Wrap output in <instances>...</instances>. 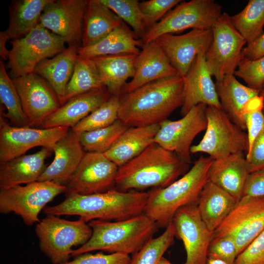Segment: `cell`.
<instances>
[{
    "mask_svg": "<svg viewBox=\"0 0 264 264\" xmlns=\"http://www.w3.org/2000/svg\"><path fill=\"white\" fill-rule=\"evenodd\" d=\"M183 102V77L156 80L120 96L118 119L128 127L159 124Z\"/></svg>",
    "mask_w": 264,
    "mask_h": 264,
    "instance_id": "obj_1",
    "label": "cell"
},
{
    "mask_svg": "<svg viewBox=\"0 0 264 264\" xmlns=\"http://www.w3.org/2000/svg\"><path fill=\"white\" fill-rule=\"evenodd\" d=\"M149 192H124L112 189L90 195L66 194L65 199L46 206L44 212L57 216H77L86 222L92 220L119 221L144 213Z\"/></svg>",
    "mask_w": 264,
    "mask_h": 264,
    "instance_id": "obj_2",
    "label": "cell"
},
{
    "mask_svg": "<svg viewBox=\"0 0 264 264\" xmlns=\"http://www.w3.org/2000/svg\"><path fill=\"white\" fill-rule=\"evenodd\" d=\"M189 165L175 153L154 142L118 168L115 186L124 192L166 187L185 174Z\"/></svg>",
    "mask_w": 264,
    "mask_h": 264,
    "instance_id": "obj_3",
    "label": "cell"
},
{
    "mask_svg": "<svg viewBox=\"0 0 264 264\" xmlns=\"http://www.w3.org/2000/svg\"><path fill=\"white\" fill-rule=\"evenodd\" d=\"M92 234L85 244L72 251L71 256L95 250L129 255L137 252L156 232V223L144 213L129 219L89 221Z\"/></svg>",
    "mask_w": 264,
    "mask_h": 264,
    "instance_id": "obj_4",
    "label": "cell"
},
{
    "mask_svg": "<svg viewBox=\"0 0 264 264\" xmlns=\"http://www.w3.org/2000/svg\"><path fill=\"white\" fill-rule=\"evenodd\" d=\"M213 159L200 155L192 167L169 186L154 188L149 195L144 213L158 227L166 228L181 208L197 204L200 193L208 181Z\"/></svg>",
    "mask_w": 264,
    "mask_h": 264,
    "instance_id": "obj_5",
    "label": "cell"
},
{
    "mask_svg": "<svg viewBox=\"0 0 264 264\" xmlns=\"http://www.w3.org/2000/svg\"><path fill=\"white\" fill-rule=\"evenodd\" d=\"M39 247L53 264H64L71 256L73 246L82 245L90 238L92 230L81 219L68 220L47 215L35 227Z\"/></svg>",
    "mask_w": 264,
    "mask_h": 264,
    "instance_id": "obj_6",
    "label": "cell"
},
{
    "mask_svg": "<svg viewBox=\"0 0 264 264\" xmlns=\"http://www.w3.org/2000/svg\"><path fill=\"white\" fill-rule=\"evenodd\" d=\"M206 114L205 132L199 143L192 146L191 154L205 153L213 160L234 154H246L247 132L234 123L221 109L207 106Z\"/></svg>",
    "mask_w": 264,
    "mask_h": 264,
    "instance_id": "obj_7",
    "label": "cell"
},
{
    "mask_svg": "<svg viewBox=\"0 0 264 264\" xmlns=\"http://www.w3.org/2000/svg\"><path fill=\"white\" fill-rule=\"evenodd\" d=\"M222 8L214 0H182L147 30L140 40L143 45L166 34L190 28L211 29L222 13Z\"/></svg>",
    "mask_w": 264,
    "mask_h": 264,
    "instance_id": "obj_8",
    "label": "cell"
},
{
    "mask_svg": "<svg viewBox=\"0 0 264 264\" xmlns=\"http://www.w3.org/2000/svg\"><path fill=\"white\" fill-rule=\"evenodd\" d=\"M10 43L7 66L13 78L33 73L41 61L63 51L66 44L63 38L38 24Z\"/></svg>",
    "mask_w": 264,
    "mask_h": 264,
    "instance_id": "obj_9",
    "label": "cell"
},
{
    "mask_svg": "<svg viewBox=\"0 0 264 264\" xmlns=\"http://www.w3.org/2000/svg\"><path fill=\"white\" fill-rule=\"evenodd\" d=\"M66 187L53 181H35L0 191V212L14 213L27 225L38 222L40 212L56 196L66 193Z\"/></svg>",
    "mask_w": 264,
    "mask_h": 264,
    "instance_id": "obj_10",
    "label": "cell"
},
{
    "mask_svg": "<svg viewBox=\"0 0 264 264\" xmlns=\"http://www.w3.org/2000/svg\"><path fill=\"white\" fill-rule=\"evenodd\" d=\"M212 30L213 39L205 54V59L212 76L219 81L234 74L244 57L242 51L247 44L226 12L221 14Z\"/></svg>",
    "mask_w": 264,
    "mask_h": 264,
    "instance_id": "obj_11",
    "label": "cell"
},
{
    "mask_svg": "<svg viewBox=\"0 0 264 264\" xmlns=\"http://www.w3.org/2000/svg\"><path fill=\"white\" fill-rule=\"evenodd\" d=\"M264 231V198L242 196L221 224L213 239L230 237L238 255Z\"/></svg>",
    "mask_w": 264,
    "mask_h": 264,
    "instance_id": "obj_12",
    "label": "cell"
},
{
    "mask_svg": "<svg viewBox=\"0 0 264 264\" xmlns=\"http://www.w3.org/2000/svg\"><path fill=\"white\" fill-rule=\"evenodd\" d=\"M206 105L199 104L178 120L162 121L159 124L154 142L190 164L192 142L198 134L206 129Z\"/></svg>",
    "mask_w": 264,
    "mask_h": 264,
    "instance_id": "obj_13",
    "label": "cell"
},
{
    "mask_svg": "<svg viewBox=\"0 0 264 264\" xmlns=\"http://www.w3.org/2000/svg\"><path fill=\"white\" fill-rule=\"evenodd\" d=\"M69 130L66 127L36 129L12 126L0 115V163L24 155L28 150L36 147L50 148Z\"/></svg>",
    "mask_w": 264,
    "mask_h": 264,
    "instance_id": "obj_14",
    "label": "cell"
},
{
    "mask_svg": "<svg viewBox=\"0 0 264 264\" xmlns=\"http://www.w3.org/2000/svg\"><path fill=\"white\" fill-rule=\"evenodd\" d=\"M118 168L103 154L86 152L66 185V194L90 195L113 189Z\"/></svg>",
    "mask_w": 264,
    "mask_h": 264,
    "instance_id": "obj_15",
    "label": "cell"
},
{
    "mask_svg": "<svg viewBox=\"0 0 264 264\" xmlns=\"http://www.w3.org/2000/svg\"><path fill=\"white\" fill-rule=\"evenodd\" d=\"M12 80L29 127H41L61 106L51 87L40 76L32 73Z\"/></svg>",
    "mask_w": 264,
    "mask_h": 264,
    "instance_id": "obj_16",
    "label": "cell"
},
{
    "mask_svg": "<svg viewBox=\"0 0 264 264\" xmlns=\"http://www.w3.org/2000/svg\"><path fill=\"white\" fill-rule=\"evenodd\" d=\"M176 236L182 241L186 253L184 264H206L213 232L202 220L197 204L183 207L172 220Z\"/></svg>",
    "mask_w": 264,
    "mask_h": 264,
    "instance_id": "obj_17",
    "label": "cell"
},
{
    "mask_svg": "<svg viewBox=\"0 0 264 264\" xmlns=\"http://www.w3.org/2000/svg\"><path fill=\"white\" fill-rule=\"evenodd\" d=\"M88 0H53L44 10L38 25L63 38L69 45H82L83 20Z\"/></svg>",
    "mask_w": 264,
    "mask_h": 264,
    "instance_id": "obj_18",
    "label": "cell"
},
{
    "mask_svg": "<svg viewBox=\"0 0 264 264\" xmlns=\"http://www.w3.org/2000/svg\"><path fill=\"white\" fill-rule=\"evenodd\" d=\"M213 39L212 28L193 29L179 35H163L155 41L160 45L177 74L183 77L196 57L205 53Z\"/></svg>",
    "mask_w": 264,
    "mask_h": 264,
    "instance_id": "obj_19",
    "label": "cell"
},
{
    "mask_svg": "<svg viewBox=\"0 0 264 264\" xmlns=\"http://www.w3.org/2000/svg\"><path fill=\"white\" fill-rule=\"evenodd\" d=\"M212 76L205 53L198 54L183 77L184 102L180 110L182 116L199 104L221 109Z\"/></svg>",
    "mask_w": 264,
    "mask_h": 264,
    "instance_id": "obj_20",
    "label": "cell"
},
{
    "mask_svg": "<svg viewBox=\"0 0 264 264\" xmlns=\"http://www.w3.org/2000/svg\"><path fill=\"white\" fill-rule=\"evenodd\" d=\"M50 149L54 153V160L38 181H50L66 186L86 153L80 142V134L70 129Z\"/></svg>",
    "mask_w": 264,
    "mask_h": 264,
    "instance_id": "obj_21",
    "label": "cell"
},
{
    "mask_svg": "<svg viewBox=\"0 0 264 264\" xmlns=\"http://www.w3.org/2000/svg\"><path fill=\"white\" fill-rule=\"evenodd\" d=\"M134 70L133 77L125 85L121 94L154 81L178 75L155 40L143 45L135 59Z\"/></svg>",
    "mask_w": 264,
    "mask_h": 264,
    "instance_id": "obj_22",
    "label": "cell"
},
{
    "mask_svg": "<svg viewBox=\"0 0 264 264\" xmlns=\"http://www.w3.org/2000/svg\"><path fill=\"white\" fill-rule=\"evenodd\" d=\"M244 153H237L213 160L208 173V181L232 196L237 201L242 197L250 173Z\"/></svg>",
    "mask_w": 264,
    "mask_h": 264,
    "instance_id": "obj_23",
    "label": "cell"
},
{
    "mask_svg": "<svg viewBox=\"0 0 264 264\" xmlns=\"http://www.w3.org/2000/svg\"><path fill=\"white\" fill-rule=\"evenodd\" d=\"M111 96L104 87L75 96L47 117L41 127L44 129L58 127L71 129Z\"/></svg>",
    "mask_w": 264,
    "mask_h": 264,
    "instance_id": "obj_24",
    "label": "cell"
},
{
    "mask_svg": "<svg viewBox=\"0 0 264 264\" xmlns=\"http://www.w3.org/2000/svg\"><path fill=\"white\" fill-rule=\"evenodd\" d=\"M51 151L48 147H43L34 154L0 163V189L37 181L46 168L44 161Z\"/></svg>",
    "mask_w": 264,
    "mask_h": 264,
    "instance_id": "obj_25",
    "label": "cell"
},
{
    "mask_svg": "<svg viewBox=\"0 0 264 264\" xmlns=\"http://www.w3.org/2000/svg\"><path fill=\"white\" fill-rule=\"evenodd\" d=\"M215 83L221 109L234 123L246 131L244 108L252 98L259 95L260 91L242 84L234 74L227 75Z\"/></svg>",
    "mask_w": 264,
    "mask_h": 264,
    "instance_id": "obj_26",
    "label": "cell"
},
{
    "mask_svg": "<svg viewBox=\"0 0 264 264\" xmlns=\"http://www.w3.org/2000/svg\"><path fill=\"white\" fill-rule=\"evenodd\" d=\"M79 47L78 45L68 46L52 58L41 61L33 72L49 84L61 106L64 104L66 89L73 72Z\"/></svg>",
    "mask_w": 264,
    "mask_h": 264,
    "instance_id": "obj_27",
    "label": "cell"
},
{
    "mask_svg": "<svg viewBox=\"0 0 264 264\" xmlns=\"http://www.w3.org/2000/svg\"><path fill=\"white\" fill-rule=\"evenodd\" d=\"M159 128V124L129 127L111 148L103 154L119 167L153 144Z\"/></svg>",
    "mask_w": 264,
    "mask_h": 264,
    "instance_id": "obj_28",
    "label": "cell"
},
{
    "mask_svg": "<svg viewBox=\"0 0 264 264\" xmlns=\"http://www.w3.org/2000/svg\"><path fill=\"white\" fill-rule=\"evenodd\" d=\"M143 44L140 39L124 22L106 37L86 47H79V56L93 58L120 54L138 55Z\"/></svg>",
    "mask_w": 264,
    "mask_h": 264,
    "instance_id": "obj_29",
    "label": "cell"
},
{
    "mask_svg": "<svg viewBox=\"0 0 264 264\" xmlns=\"http://www.w3.org/2000/svg\"><path fill=\"white\" fill-rule=\"evenodd\" d=\"M237 202L230 194L208 181L200 193L197 207L202 220L209 229L214 232Z\"/></svg>",
    "mask_w": 264,
    "mask_h": 264,
    "instance_id": "obj_30",
    "label": "cell"
},
{
    "mask_svg": "<svg viewBox=\"0 0 264 264\" xmlns=\"http://www.w3.org/2000/svg\"><path fill=\"white\" fill-rule=\"evenodd\" d=\"M136 56L125 54L91 58L103 84L111 95L120 96L128 79L133 77Z\"/></svg>",
    "mask_w": 264,
    "mask_h": 264,
    "instance_id": "obj_31",
    "label": "cell"
},
{
    "mask_svg": "<svg viewBox=\"0 0 264 264\" xmlns=\"http://www.w3.org/2000/svg\"><path fill=\"white\" fill-rule=\"evenodd\" d=\"M123 22L99 0H88L84 16L81 46L96 43Z\"/></svg>",
    "mask_w": 264,
    "mask_h": 264,
    "instance_id": "obj_32",
    "label": "cell"
},
{
    "mask_svg": "<svg viewBox=\"0 0 264 264\" xmlns=\"http://www.w3.org/2000/svg\"><path fill=\"white\" fill-rule=\"evenodd\" d=\"M53 0H18L9 8V21L6 30L2 31L8 40H17L28 34L38 24L46 6Z\"/></svg>",
    "mask_w": 264,
    "mask_h": 264,
    "instance_id": "obj_33",
    "label": "cell"
},
{
    "mask_svg": "<svg viewBox=\"0 0 264 264\" xmlns=\"http://www.w3.org/2000/svg\"><path fill=\"white\" fill-rule=\"evenodd\" d=\"M104 87L93 59L78 55L66 89L64 104L75 96Z\"/></svg>",
    "mask_w": 264,
    "mask_h": 264,
    "instance_id": "obj_34",
    "label": "cell"
},
{
    "mask_svg": "<svg viewBox=\"0 0 264 264\" xmlns=\"http://www.w3.org/2000/svg\"><path fill=\"white\" fill-rule=\"evenodd\" d=\"M234 27L251 44L264 32V0H249L239 13L230 16Z\"/></svg>",
    "mask_w": 264,
    "mask_h": 264,
    "instance_id": "obj_35",
    "label": "cell"
},
{
    "mask_svg": "<svg viewBox=\"0 0 264 264\" xmlns=\"http://www.w3.org/2000/svg\"><path fill=\"white\" fill-rule=\"evenodd\" d=\"M0 99L7 112L0 115L9 119L17 127H29L17 90L7 73L2 60L0 61Z\"/></svg>",
    "mask_w": 264,
    "mask_h": 264,
    "instance_id": "obj_36",
    "label": "cell"
},
{
    "mask_svg": "<svg viewBox=\"0 0 264 264\" xmlns=\"http://www.w3.org/2000/svg\"><path fill=\"white\" fill-rule=\"evenodd\" d=\"M128 128L117 119L108 127L81 133L80 142L85 152L104 154Z\"/></svg>",
    "mask_w": 264,
    "mask_h": 264,
    "instance_id": "obj_37",
    "label": "cell"
},
{
    "mask_svg": "<svg viewBox=\"0 0 264 264\" xmlns=\"http://www.w3.org/2000/svg\"><path fill=\"white\" fill-rule=\"evenodd\" d=\"M119 97L111 95L71 129L80 134L111 125L118 119Z\"/></svg>",
    "mask_w": 264,
    "mask_h": 264,
    "instance_id": "obj_38",
    "label": "cell"
},
{
    "mask_svg": "<svg viewBox=\"0 0 264 264\" xmlns=\"http://www.w3.org/2000/svg\"><path fill=\"white\" fill-rule=\"evenodd\" d=\"M175 236V229L172 221L161 235L151 238L133 255L130 264H157L165 252L172 245Z\"/></svg>",
    "mask_w": 264,
    "mask_h": 264,
    "instance_id": "obj_39",
    "label": "cell"
},
{
    "mask_svg": "<svg viewBox=\"0 0 264 264\" xmlns=\"http://www.w3.org/2000/svg\"><path fill=\"white\" fill-rule=\"evenodd\" d=\"M114 12L123 22L128 24L136 36L141 39L147 29L144 16L137 0H99Z\"/></svg>",
    "mask_w": 264,
    "mask_h": 264,
    "instance_id": "obj_40",
    "label": "cell"
},
{
    "mask_svg": "<svg viewBox=\"0 0 264 264\" xmlns=\"http://www.w3.org/2000/svg\"><path fill=\"white\" fill-rule=\"evenodd\" d=\"M234 75L242 79L248 87L261 91L264 85V56L254 60L243 57Z\"/></svg>",
    "mask_w": 264,
    "mask_h": 264,
    "instance_id": "obj_41",
    "label": "cell"
},
{
    "mask_svg": "<svg viewBox=\"0 0 264 264\" xmlns=\"http://www.w3.org/2000/svg\"><path fill=\"white\" fill-rule=\"evenodd\" d=\"M264 99L259 95L252 98L244 108L243 114L248 140V149L264 129Z\"/></svg>",
    "mask_w": 264,
    "mask_h": 264,
    "instance_id": "obj_42",
    "label": "cell"
},
{
    "mask_svg": "<svg viewBox=\"0 0 264 264\" xmlns=\"http://www.w3.org/2000/svg\"><path fill=\"white\" fill-rule=\"evenodd\" d=\"M181 0H149L139 2L147 30L158 22ZM146 30V31H147Z\"/></svg>",
    "mask_w": 264,
    "mask_h": 264,
    "instance_id": "obj_43",
    "label": "cell"
},
{
    "mask_svg": "<svg viewBox=\"0 0 264 264\" xmlns=\"http://www.w3.org/2000/svg\"><path fill=\"white\" fill-rule=\"evenodd\" d=\"M238 253L234 240L230 237L213 239L207 252L208 259L219 260L234 264Z\"/></svg>",
    "mask_w": 264,
    "mask_h": 264,
    "instance_id": "obj_44",
    "label": "cell"
},
{
    "mask_svg": "<svg viewBox=\"0 0 264 264\" xmlns=\"http://www.w3.org/2000/svg\"><path fill=\"white\" fill-rule=\"evenodd\" d=\"M129 255L113 253L91 254L89 252L78 255L72 261L64 264H130Z\"/></svg>",
    "mask_w": 264,
    "mask_h": 264,
    "instance_id": "obj_45",
    "label": "cell"
},
{
    "mask_svg": "<svg viewBox=\"0 0 264 264\" xmlns=\"http://www.w3.org/2000/svg\"><path fill=\"white\" fill-rule=\"evenodd\" d=\"M234 264H264V231L237 256Z\"/></svg>",
    "mask_w": 264,
    "mask_h": 264,
    "instance_id": "obj_46",
    "label": "cell"
},
{
    "mask_svg": "<svg viewBox=\"0 0 264 264\" xmlns=\"http://www.w3.org/2000/svg\"><path fill=\"white\" fill-rule=\"evenodd\" d=\"M245 156L250 173L264 167V129L254 139Z\"/></svg>",
    "mask_w": 264,
    "mask_h": 264,
    "instance_id": "obj_47",
    "label": "cell"
},
{
    "mask_svg": "<svg viewBox=\"0 0 264 264\" xmlns=\"http://www.w3.org/2000/svg\"><path fill=\"white\" fill-rule=\"evenodd\" d=\"M264 198V167L249 174L243 196Z\"/></svg>",
    "mask_w": 264,
    "mask_h": 264,
    "instance_id": "obj_48",
    "label": "cell"
},
{
    "mask_svg": "<svg viewBox=\"0 0 264 264\" xmlns=\"http://www.w3.org/2000/svg\"><path fill=\"white\" fill-rule=\"evenodd\" d=\"M244 57L251 60L258 59L264 56V33L251 44H248L242 51Z\"/></svg>",
    "mask_w": 264,
    "mask_h": 264,
    "instance_id": "obj_49",
    "label": "cell"
},
{
    "mask_svg": "<svg viewBox=\"0 0 264 264\" xmlns=\"http://www.w3.org/2000/svg\"><path fill=\"white\" fill-rule=\"evenodd\" d=\"M8 40L2 31L0 32V55L3 60H7L9 50L6 48V44Z\"/></svg>",
    "mask_w": 264,
    "mask_h": 264,
    "instance_id": "obj_50",
    "label": "cell"
},
{
    "mask_svg": "<svg viewBox=\"0 0 264 264\" xmlns=\"http://www.w3.org/2000/svg\"><path fill=\"white\" fill-rule=\"evenodd\" d=\"M206 264H227L223 261L219 260L208 259Z\"/></svg>",
    "mask_w": 264,
    "mask_h": 264,
    "instance_id": "obj_51",
    "label": "cell"
},
{
    "mask_svg": "<svg viewBox=\"0 0 264 264\" xmlns=\"http://www.w3.org/2000/svg\"><path fill=\"white\" fill-rule=\"evenodd\" d=\"M157 264H173L167 259L162 257L158 261Z\"/></svg>",
    "mask_w": 264,
    "mask_h": 264,
    "instance_id": "obj_52",
    "label": "cell"
},
{
    "mask_svg": "<svg viewBox=\"0 0 264 264\" xmlns=\"http://www.w3.org/2000/svg\"><path fill=\"white\" fill-rule=\"evenodd\" d=\"M259 96L260 97H262L264 100V85L263 88H262V89L260 91Z\"/></svg>",
    "mask_w": 264,
    "mask_h": 264,
    "instance_id": "obj_53",
    "label": "cell"
},
{
    "mask_svg": "<svg viewBox=\"0 0 264 264\" xmlns=\"http://www.w3.org/2000/svg\"><path fill=\"white\" fill-rule=\"evenodd\" d=\"M263 112H264V107H263Z\"/></svg>",
    "mask_w": 264,
    "mask_h": 264,
    "instance_id": "obj_54",
    "label": "cell"
}]
</instances>
